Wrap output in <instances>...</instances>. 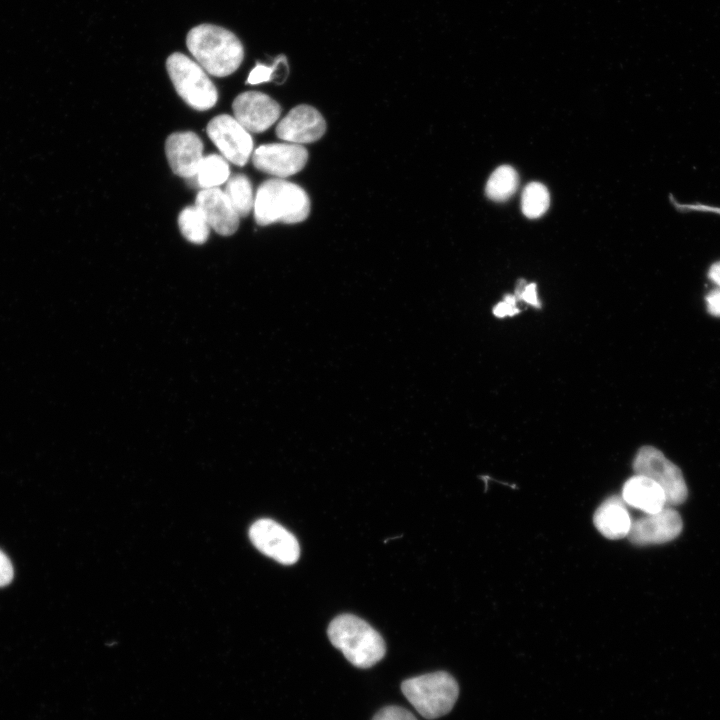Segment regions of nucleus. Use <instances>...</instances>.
<instances>
[{"mask_svg": "<svg viewBox=\"0 0 720 720\" xmlns=\"http://www.w3.org/2000/svg\"><path fill=\"white\" fill-rule=\"evenodd\" d=\"M521 288V290L517 289V295L519 296V298L535 307H538L539 301L537 297L536 285L534 283H530L525 286H521Z\"/></svg>", "mask_w": 720, "mask_h": 720, "instance_id": "obj_26", "label": "nucleus"}, {"mask_svg": "<svg viewBox=\"0 0 720 720\" xmlns=\"http://www.w3.org/2000/svg\"><path fill=\"white\" fill-rule=\"evenodd\" d=\"M709 278L720 287V261L711 266Z\"/></svg>", "mask_w": 720, "mask_h": 720, "instance_id": "obj_28", "label": "nucleus"}, {"mask_svg": "<svg viewBox=\"0 0 720 720\" xmlns=\"http://www.w3.org/2000/svg\"><path fill=\"white\" fill-rule=\"evenodd\" d=\"M519 176L516 170L509 165L496 168L490 175L485 192L494 201H505L517 190Z\"/></svg>", "mask_w": 720, "mask_h": 720, "instance_id": "obj_17", "label": "nucleus"}, {"mask_svg": "<svg viewBox=\"0 0 720 720\" xmlns=\"http://www.w3.org/2000/svg\"><path fill=\"white\" fill-rule=\"evenodd\" d=\"M253 210L259 225L277 221L298 223L308 217L310 199L297 184L282 179H269L258 187Z\"/></svg>", "mask_w": 720, "mask_h": 720, "instance_id": "obj_3", "label": "nucleus"}, {"mask_svg": "<svg viewBox=\"0 0 720 720\" xmlns=\"http://www.w3.org/2000/svg\"><path fill=\"white\" fill-rule=\"evenodd\" d=\"M207 134L222 156L237 166H244L252 153L249 132L232 116L221 114L207 125Z\"/></svg>", "mask_w": 720, "mask_h": 720, "instance_id": "obj_8", "label": "nucleus"}, {"mask_svg": "<svg viewBox=\"0 0 720 720\" xmlns=\"http://www.w3.org/2000/svg\"><path fill=\"white\" fill-rule=\"evenodd\" d=\"M165 153L176 175L192 178L196 176L203 159V143L194 132H175L166 139Z\"/></svg>", "mask_w": 720, "mask_h": 720, "instance_id": "obj_13", "label": "nucleus"}, {"mask_svg": "<svg viewBox=\"0 0 720 720\" xmlns=\"http://www.w3.org/2000/svg\"><path fill=\"white\" fill-rule=\"evenodd\" d=\"M326 130L323 116L314 107H294L276 127L277 136L289 143L305 144L320 139Z\"/></svg>", "mask_w": 720, "mask_h": 720, "instance_id": "obj_12", "label": "nucleus"}, {"mask_svg": "<svg viewBox=\"0 0 720 720\" xmlns=\"http://www.w3.org/2000/svg\"><path fill=\"white\" fill-rule=\"evenodd\" d=\"M229 166L224 157L210 154L203 157L197 174V183L203 189L216 188L229 179Z\"/></svg>", "mask_w": 720, "mask_h": 720, "instance_id": "obj_19", "label": "nucleus"}, {"mask_svg": "<svg viewBox=\"0 0 720 720\" xmlns=\"http://www.w3.org/2000/svg\"><path fill=\"white\" fill-rule=\"evenodd\" d=\"M550 196L546 186L539 182L529 183L523 190L521 207L528 218H538L548 209Z\"/></svg>", "mask_w": 720, "mask_h": 720, "instance_id": "obj_21", "label": "nucleus"}, {"mask_svg": "<svg viewBox=\"0 0 720 720\" xmlns=\"http://www.w3.org/2000/svg\"><path fill=\"white\" fill-rule=\"evenodd\" d=\"M253 545L264 555L284 565L299 559L300 546L296 537L272 519H259L249 529Z\"/></svg>", "mask_w": 720, "mask_h": 720, "instance_id": "obj_7", "label": "nucleus"}, {"mask_svg": "<svg viewBox=\"0 0 720 720\" xmlns=\"http://www.w3.org/2000/svg\"><path fill=\"white\" fill-rule=\"evenodd\" d=\"M195 206L218 234L229 236L238 229L239 216L221 189L201 190L196 196Z\"/></svg>", "mask_w": 720, "mask_h": 720, "instance_id": "obj_14", "label": "nucleus"}, {"mask_svg": "<svg viewBox=\"0 0 720 720\" xmlns=\"http://www.w3.org/2000/svg\"><path fill=\"white\" fill-rule=\"evenodd\" d=\"M278 65V58L273 66L268 67L258 63L250 72L247 83L255 85L263 82L270 81L273 78L275 69Z\"/></svg>", "mask_w": 720, "mask_h": 720, "instance_id": "obj_23", "label": "nucleus"}, {"mask_svg": "<svg viewBox=\"0 0 720 720\" xmlns=\"http://www.w3.org/2000/svg\"><path fill=\"white\" fill-rule=\"evenodd\" d=\"M307 159L306 148L289 142L261 145L252 155L253 164L258 170L280 178L302 170Z\"/></svg>", "mask_w": 720, "mask_h": 720, "instance_id": "obj_9", "label": "nucleus"}, {"mask_svg": "<svg viewBox=\"0 0 720 720\" xmlns=\"http://www.w3.org/2000/svg\"><path fill=\"white\" fill-rule=\"evenodd\" d=\"M224 192L239 217H246L253 209L252 185L244 174L230 176Z\"/></svg>", "mask_w": 720, "mask_h": 720, "instance_id": "obj_18", "label": "nucleus"}, {"mask_svg": "<svg viewBox=\"0 0 720 720\" xmlns=\"http://www.w3.org/2000/svg\"><path fill=\"white\" fill-rule=\"evenodd\" d=\"M372 720H417L407 709L399 706H386L380 709Z\"/></svg>", "mask_w": 720, "mask_h": 720, "instance_id": "obj_22", "label": "nucleus"}, {"mask_svg": "<svg viewBox=\"0 0 720 720\" xmlns=\"http://www.w3.org/2000/svg\"><path fill=\"white\" fill-rule=\"evenodd\" d=\"M683 523L679 513L665 506L656 513L646 514L632 521L628 540L635 545L663 544L679 536Z\"/></svg>", "mask_w": 720, "mask_h": 720, "instance_id": "obj_10", "label": "nucleus"}, {"mask_svg": "<svg viewBox=\"0 0 720 720\" xmlns=\"http://www.w3.org/2000/svg\"><path fill=\"white\" fill-rule=\"evenodd\" d=\"M166 68L175 90L190 107L206 111L216 104L217 89L197 62L175 52L168 56Z\"/></svg>", "mask_w": 720, "mask_h": 720, "instance_id": "obj_5", "label": "nucleus"}, {"mask_svg": "<svg viewBox=\"0 0 720 720\" xmlns=\"http://www.w3.org/2000/svg\"><path fill=\"white\" fill-rule=\"evenodd\" d=\"M635 474L644 475L658 483L666 497V505L682 504L688 495L680 468L657 448L642 446L633 460Z\"/></svg>", "mask_w": 720, "mask_h": 720, "instance_id": "obj_6", "label": "nucleus"}, {"mask_svg": "<svg viewBox=\"0 0 720 720\" xmlns=\"http://www.w3.org/2000/svg\"><path fill=\"white\" fill-rule=\"evenodd\" d=\"M401 691L422 717L436 719L452 710L459 686L452 675L437 671L404 680Z\"/></svg>", "mask_w": 720, "mask_h": 720, "instance_id": "obj_4", "label": "nucleus"}, {"mask_svg": "<svg viewBox=\"0 0 720 720\" xmlns=\"http://www.w3.org/2000/svg\"><path fill=\"white\" fill-rule=\"evenodd\" d=\"M593 523L604 537L618 540L627 537L632 520L622 497L612 495L595 510Z\"/></svg>", "mask_w": 720, "mask_h": 720, "instance_id": "obj_16", "label": "nucleus"}, {"mask_svg": "<svg viewBox=\"0 0 720 720\" xmlns=\"http://www.w3.org/2000/svg\"><path fill=\"white\" fill-rule=\"evenodd\" d=\"M13 578V566L7 555L0 550V587L6 586Z\"/></svg>", "mask_w": 720, "mask_h": 720, "instance_id": "obj_25", "label": "nucleus"}, {"mask_svg": "<svg viewBox=\"0 0 720 720\" xmlns=\"http://www.w3.org/2000/svg\"><path fill=\"white\" fill-rule=\"evenodd\" d=\"M707 309L713 316L720 317V289L712 290L706 297Z\"/></svg>", "mask_w": 720, "mask_h": 720, "instance_id": "obj_27", "label": "nucleus"}, {"mask_svg": "<svg viewBox=\"0 0 720 720\" xmlns=\"http://www.w3.org/2000/svg\"><path fill=\"white\" fill-rule=\"evenodd\" d=\"M328 637L334 647L358 668H369L385 655L386 646L382 636L363 619L342 614L329 624Z\"/></svg>", "mask_w": 720, "mask_h": 720, "instance_id": "obj_2", "label": "nucleus"}, {"mask_svg": "<svg viewBox=\"0 0 720 720\" xmlns=\"http://www.w3.org/2000/svg\"><path fill=\"white\" fill-rule=\"evenodd\" d=\"M178 226L182 235L191 243L203 244L209 237L210 226L195 205L180 212Z\"/></svg>", "mask_w": 720, "mask_h": 720, "instance_id": "obj_20", "label": "nucleus"}, {"mask_svg": "<svg viewBox=\"0 0 720 720\" xmlns=\"http://www.w3.org/2000/svg\"><path fill=\"white\" fill-rule=\"evenodd\" d=\"M621 497L626 504L646 514L656 513L667 506L661 486L651 478L639 474L626 480Z\"/></svg>", "mask_w": 720, "mask_h": 720, "instance_id": "obj_15", "label": "nucleus"}, {"mask_svg": "<svg viewBox=\"0 0 720 720\" xmlns=\"http://www.w3.org/2000/svg\"><path fill=\"white\" fill-rule=\"evenodd\" d=\"M234 118L248 132L260 133L267 130L279 118L281 108L268 95L247 91L239 94L232 104Z\"/></svg>", "mask_w": 720, "mask_h": 720, "instance_id": "obj_11", "label": "nucleus"}, {"mask_svg": "<svg viewBox=\"0 0 720 720\" xmlns=\"http://www.w3.org/2000/svg\"><path fill=\"white\" fill-rule=\"evenodd\" d=\"M497 317H505L507 315H514L518 312L516 308V299L513 295H508L504 300L498 303L493 310Z\"/></svg>", "mask_w": 720, "mask_h": 720, "instance_id": "obj_24", "label": "nucleus"}, {"mask_svg": "<svg viewBox=\"0 0 720 720\" xmlns=\"http://www.w3.org/2000/svg\"><path fill=\"white\" fill-rule=\"evenodd\" d=\"M186 44L197 63L216 77L235 72L244 57L240 40L231 31L216 25L201 24L192 28Z\"/></svg>", "mask_w": 720, "mask_h": 720, "instance_id": "obj_1", "label": "nucleus"}]
</instances>
